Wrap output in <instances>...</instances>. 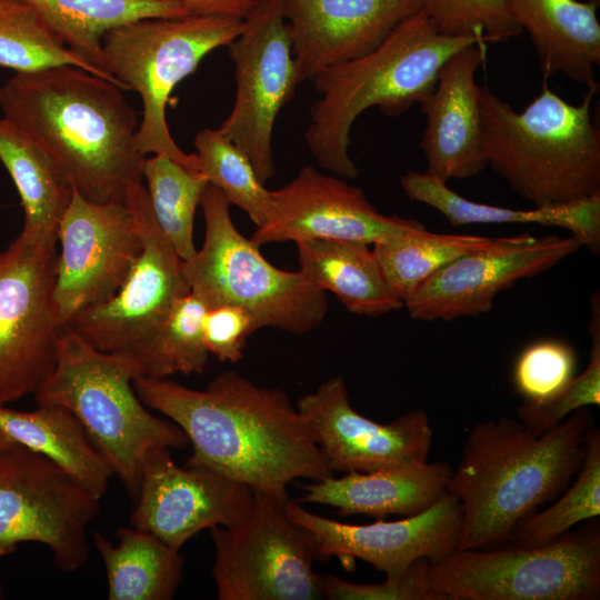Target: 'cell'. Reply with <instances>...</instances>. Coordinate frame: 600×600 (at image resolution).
Returning <instances> with one entry per match:
<instances>
[{"label":"cell","instance_id":"1","mask_svg":"<svg viewBox=\"0 0 600 600\" xmlns=\"http://www.w3.org/2000/svg\"><path fill=\"white\" fill-rule=\"evenodd\" d=\"M139 399L178 424L192 446L184 466L221 472L252 491L287 500L288 484L333 476L307 418L287 393L240 373L217 374L204 390L138 377Z\"/></svg>","mask_w":600,"mask_h":600},{"label":"cell","instance_id":"2","mask_svg":"<svg viewBox=\"0 0 600 600\" xmlns=\"http://www.w3.org/2000/svg\"><path fill=\"white\" fill-rule=\"evenodd\" d=\"M0 108L87 200L124 201L128 186L142 182L140 121L112 82L74 66L16 73L0 87Z\"/></svg>","mask_w":600,"mask_h":600},{"label":"cell","instance_id":"3","mask_svg":"<svg viewBox=\"0 0 600 600\" xmlns=\"http://www.w3.org/2000/svg\"><path fill=\"white\" fill-rule=\"evenodd\" d=\"M593 424L587 408L541 433L511 417L474 423L446 487L462 509L457 550L509 542L521 519L553 501L570 484Z\"/></svg>","mask_w":600,"mask_h":600},{"label":"cell","instance_id":"4","mask_svg":"<svg viewBox=\"0 0 600 600\" xmlns=\"http://www.w3.org/2000/svg\"><path fill=\"white\" fill-rule=\"evenodd\" d=\"M476 43L484 42L442 34L421 10L373 51L314 76L320 97L310 107L304 140L317 163L340 178H357L359 169L349 154L357 118L371 107L389 117L406 112L434 88L452 54Z\"/></svg>","mask_w":600,"mask_h":600},{"label":"cell","instance_id":"5","mask_svg":"<svg viewBox=\"0 0 600 600\" xmlns=\"http://www.w3.org/2000/svg\"><path fill=\"white\" fill-rule=\"evenodd\" d=\"M599 83L572 104L547 81L516 111L489 86L481 87V143L492 170L534 207L574 202L600 194V129L591 119Z\"/></svg>","mask_w":600,"mask_h":600},{"label":"cell","instance_id":"6","mask_svg":"<svg viewBox=\"0 0 600 600\" xmlns=\"http://www.w3.org/2000/svg\"><path fill=\"white\" fill-rule=\"evenodd\" d=\"M134 378L123 354L100 351L64 328L56 366L34 399L38 406L68 409L136 499L148 452L158 447L181 449L189 440L173 421L148 411L134 390Z\"/></svg>","mask_w":600,"mask_h":600},{"label":"cell","instance_id":"7","mask_svg":"<svg viewBox=\"0 0 600 600\" xmlns=\"http://www.w3.org/2000/svg\"><path fill=\"white\" fill-rule=\"evenodd\" d=\"M200 206L204 241L182 261V272L207 309L240 307L251 317L254 331L274 328L302 336L317 329L329 309L326 291L300 270L271 264L259 246L236 228L230 203L217 187L207 186Z\"/></svg>","mask_w":600,"mask_h":600},{"label":"cell","instance_id":"8","mask_svg":"<svg viewBox=\"0 0 600 600\" xmlns=\"http://www.w3.org/2000/svg\"><path fill=\"white\" fill-rule=\"evenodd\" d=\"M244 19L212 13L177 18H146L109 30L102 50L109 72L124 90H136L142 101L137 131L139 151L162 154L200 172L196 153L173 140L166 109L173 89L192 74L211 51L228 47L241 33Z\"/></svg>","mask_w":600,"mask_h":600},{"label":"cell","instance_id":"9","mask_svg":"<svg viewBox=\"0 0 600 600\" xmlns=\"http://www.w3.org/2000/svg\"><path fill=\"white\" fill-rule=\"evenodd\" d=\"M429 580L438 600H598L599 522L537 547L454 550Z\"/></svg>","mask_w":600,"mask_h":600},{"label":"cell","instance_id":"10","mask_svg":"<svg viewBox=\"0 0 600 600\" xmlns=\"http://www.w3.org/2000/svg\"><path fill=\"white\" fill-rule=\"evenodd\" d=\"M287 500L253 491L251 506L240 520L210 529L219 600L323 598L319 573L313 570V538L291 521Z\"/></svg>","mask_w":600,"mask_h":600},{"label":"cell","instance_id":"11","mask_svg":"<svg viewBox=\"0 0 600 600\" xmlns=\"http://www.w3.org/2000/svg\"><path fill=\"white\" fill-rule=\"evenodd\" d=\"M99 501L47 457L18 443L0 449V558L38 542L60 570L77 571L89 557L88 527Z\"/></svg>","mask_w":600,"mask_h":600},{"label":"cell","instance_id":"12","mask_svg":"<svg viewBox=\"0 0 600 600\" xmlns=\"http://www.w3.org/2000/svg\"><path fill=\"white\" fill-rule=\"evenodd\" d=\"M57 243L21 232L0 253V404L34 394L56 366Z\"/></svg>","mask_w":600,"mask_h":600},{"label":"cell","instance_id":"13","mask_svg":"<svg viewBox=\"0 0 600 600\" xmlns=\"http://www.w3.org/2000/svg\"><path fill=\"white\" fill-rule=\"evenodd\" d=\"M228 53L236 94L218 129L251 160L262 183L276 174L272 136L277 117L300 83L281 0H259Z\"/></svg>","mask_w":600,"mask_h":600},{"label":"cell","instance_id":"14","mask_svg":"<svg viewBox=\"0 0 600 600\" xmlns=\"http://www.w3.org/2000/svg\"><path fill=\"white\" fill-rule=\"evenodd\" d=\"M124 203L140 236V252L117 292L67 327L103 352L131 349L190 292L182 260L160 230L142 182L128 186Z\"/></svg>","mask_w":600,"mask_h":600},{"label":"cell","instance_id":"15","mask_svg":"<svg viewBox=\"0 0 600 600\" xmlns=\"http://www.w3.org/2000/svg\"><path fill=\"white\" fill-rule=\"evenodd\" d=\"M53 317L64 329L81 312L104 302L122 284L141 240L124 201L92 202L74 188L59 222Z\"/></svg>","mask_w":600,"mask_h":600},{"label":"cell","instance_id":"16","mask_svg":"<svg viewBox=\"0 0 600 600\" xmlns=\"http://www.w3.org/2000/svg\"><path fill=\"white\" fill-rule=\"evenodd\" d=\"M580 248L572 236L502 237L496 246L470 252L440 269L403 303L416 320L477 317L491 310L500 292L551 269Z\"/></svg>","mask_w":600,"mask_h":600},{"label":"cell","instance_id":"17","mask_svg":"<svg viewBox=\"0 0 600 600\" xmlns=\"http://www.w3.org/2000/svg\"><path fill=\"white\" fill-rule=\"evenodd\" d=\"M286 510L296 524L307 529L317 560L332 557L343 566L360 559L396 580L418 559L436 562L457 550L462 524L459 500L448 491L428 509L396 521L378 519L369 524H349L324 518L288 499Z\"/></svg>","mask_w":600,"mask_h":600},{"label":"cell","instance_id":"18","mask_svg":"<svg viewBox=\"0 0 600 600\" xmlns=\"http://www.w3.org/2000/svg\"><path fill=\"white\" fill-rule=\"evenodd\" d=\"M252 498L248 486L208 467H179L158 447L144 459L131 524L180 550L200 531L240 520Z\"/></svg>","mask_w":600,"mask_h":600},{"label":"cell","instance_id":"19","mask_svg":"<svg viewBox=\"0 0 600 600\" xmlns=\"http://www.w3.org/2000/svg\"><path fill=\"white\" fill-rule=\"evenodd\" d=\"M332 472H371L428 461L433 430L426 410H410L388 423L358 413L346 381L333 377L297 401Z\"/></svg>","mask_w":600,"mask_h":600},{"label":"cell","instance_id":"20","mask_svg":"<svg viewBox=\"0 0 600 600\" xmlns=\"http://www.w3.org/2000/svg\"><path fill=\"white\" fill-rule=\"evenodd\" d=\"M271 194L273 216L251 237L258 246L312 239L374 244L424 228L414 219L380 213L362 189L310 166Z\"/></svg>","mask_w":600,"mask_h":600},{"label":"cell","instance_id":"21","mask_svg":"<svg viewBox=\"0 0 600 600\" xmlns=\"http://www.w3.org/2000/svg\"><path fill=\"white\" fill-rule=\"evenodd\" d=\"M426 0H281L300 82L377 49Z\"/></svg>","mask_w":600,"mask_h":600},{"label":"cell","instance_id":"22","mask_svg":"<svg viewBox=\"0 0 600 600\" xmlns=\"http://www.w3.org/2000/svg\"><path fill=\"white\" fill-rule=\"evenodd\" d=\"M486 60V44L452 54L434 88L420 99L426 128L420 141L427 170L444 181L478 176L487 167L481 143V87L476 71Z\"/></svg>","mask_w":600,"mask_h":600},{"label":"cell","instance_id":"23","mask_svg":"<svg viewBox=\"0 0 600 600\" xmlns=\"http://www.w3.org/2000/svg\"><path fill=\"white\" fill-rule=\"evenodd\" d=\"M451 472L446 461L348 472L341 478L331 476L304 486V494L294 501L327 504L344 517H408L428 509L442 496Z\"/></svg>","mask_w":600,"mask_h":600},{"label":"cell","instance_id":"24","mask_svg":"<svg viewBox=\"0 0 600 600\" xmlns=\"http://www.w3.org/2000/svg\"><path fill=\"white\" fill-rule=\"evenodd\" d=\"M532 42L543 80L563 73L587 87L600 64L599 0H504Z\"/></svg>","mask_w":600,"mask_h":600},{"label":"cell","instance_id":"25","mask_svg":"<svg viewBox=\"0 0 600 600\" xmlns=\"http://www.w3.org/2000/svg\"><path fill=\"white\" fill-rule=\"evenodd\" d=\"M406 196L439 211L453 227L474 223H522L558 227L570 231L591 253L600 251V194L574 202L511 209L476 202L450 189L447 181L428 172L408 171L400 178Z\"/></svg>","mask_w":600,"mask_h":600},{"label":"cell","instance_id":"26","mask_svg":"<svg viewBox=\"0 0 600 600\" xmlns=\"http://www.w3.org/2000/svg\"><path fill=\"white\" fill-rule=\"evenodd\" d=\"M300 271L330 291L348 311L376 317L404 307L394 293L370 244L352 240L297 242Z\"/></svg>","mask_w":600,"mask_h":600},{"label":"cell","instance_id":"27","mask_svg":"<svg viewBox=\"0 0 600 600\" xmlns=\"http://www.w3.org/2000/svg\"><path fill=\"white\" fill-rule=\"evenodd\" d=\"M0 432L50 459L98 499L103 497L113 471L68 409L48 404L26 412L0 404Z\"/></svg>","mask_w":600,"mask_h":600},{"label":"cell","instance_id":"28","mask_svg":"<svg viewBox=\"0 0 600 600\" xmlns=\"http://www.w3.org/2000/svg\"><path fill=\"white\" fill-rule=\"evenodd\" d=\"M74 53L124 90L106 63L102 39L119 26L146 18L198 13L186 0H27Z\"/></svg>","mask_w":600,"mask_h":600},{"label":"cell","instance_id":"29","mask_svg":"<svg viewBox=\"0 0 600 600\" xmlns=\"http://www.w3.org/2000/svg\"><path fill=\"white\" fill-rule=\"evenodd\" d=\"M109 600H170L182 581L184 558L151 533L120 528L117 543L93 531Z\"/></svg>","mask_w":600,"mask_h":600},{"label":"cell","instance_id":"30","mask_svg":"<svg viewBox=\"0 0 600 600\" xmlns=\"http://www.w3.org/2000/svg\"><path fill=\"white\" fill-rule=\"evenodd\" d=\"M0 160L12 178L24 212L22 233L57 238L73 186L51 158L16 124L0 119Z\"/></svg>","mask_w":600,"mask_h":600},{"label":"cell","instance_id":"31","mask_svg":"<svg viewBox=\"0 0 600 600\" xmlns=\"http://www.w3.org/2000/svg\"><path fill=\"white\" fill-rule=\"evenodd\" d=\"M206 311V304L190 291L137 344L118 353L130 361L136 378L201 373L209 356L202 334Z\"/></svg>","mask_w":600,"mask_h":600},{"label":"cell","instance_id":"32","mask_svg":"<svg viewBox=\"0 0 600 600\" xmlns=\"http://www.w3.org/2000/svg\"><path fill=\"white\" fill-rule=\"evenodd\" d=\"M501 238L433 233L423 228L376 242L372 250L390 287L404 302L440 269L470 252L496 246Z\"/></svg>","mask_w":600,"mask_h":600},{"label":"cell","instance_id":"33","mask_svg":"<svg viewBox=\"0 0 600 600\" xmlns=\"http://www.w3.org/2000/svg\"><path fill=\"white\" fill-rule=\"evenodd\" d=\"M58 66H74L108 80L70 50L27 0H0V67L24 73Z\"/></svg>","mask_w":600,"mask_h":600},{"label":"cell","instance_id":"34","mask_svg":"<svg viewBox=\"0 0 600 600\" xmlns=\"http://www.w3.org/2000/svg\"><path fill=\"white\" fill-rule=\"evenodd\" d=\"M142 178L160 230L182 261L190 259L197 251L194 216L208 180L162 154L144 159Z\"/></svg>","mask_w":600,"mask_h":600},{"label":"cell","instance_id":"35","mask_svg":"<svg viewBox=\"0 0 600 600\" xmlns=\"http://www.w3.org/2000/svg\"><path fill=\"white\" fill-rule=\"evenodd\" d=\"M550 507L521 519L510 541L519 547L546 544L580 522L600 516V430L593 424L584 438L583 459L573 482Z\"/></svg>","mask_w":600,"mask_h":600},{"label":"cell","instance_id":"36","mask_svg":"<svg viewBox=\"0 0 600 600\" xmlns=\"http://www.w3.org/2000/svg\"><path fill=\"white\" fill-rule=\"evenodd\" d=\"M200 173L230 204L239 207L258 227L273 216L271 191L264 187L250 158L218 129H202L193 140Z\"/></svg>","mask_w":600,"mask_h":600},{"label":"cell","instance_id":"37","mask_svg":"<svg viewBox=\"0 0 600 600\" xmlns=\"http://www.w3.org/2000/svg\"><path fill=\"white\" fill-rule=\"evenodd\" d=\"M599 293L591 297V317L588 331L591 337L588 367L556 396L541 401H523L517 409L518 420L536 432L557 427L573 411L588 406H600V301Z\"/></svg>","mask_w":600,"mask_h":600},{"label":"cell","instance_id":"38","mask_svg":"<svg viewBox=\"0 0 600 600\" xmlns=\"http://www.w3.org/2000/svg\"><path fill=\"white\" fill-rule=\"evenodd\" d=\"M422 11L446 36L497 43L522 32L504 0H426Z\"/></svg>","mask_w":600,"mask_h":600},{"label":"cell","instance_id":"39","mask_svg":"<svg viewBox=\"0 0 600 600\" xmlns=\"http://www.w3.org/2000/svg\"><path fill=\"white\" fill-rule=\"evenodd\" d=\"M577 353L560 339H541L527 346L512 371L514 390L523 401L541 402L560 392L576 376Z\"/></svg>","mask_w":600,"mask_h":600},{"label":"cell","instance_id":"40","mask_svg":"<svg viewBox=\"0 0 600 600\" xmlns=\"http://www.w3.org/2000/svg\"><path fill=\"white\" fill-rule=\"evenodd\" d=\"M322 597L330 600H438L429 580V561H414L396 580L361 584L331 574H319Z\"/></svg>","mask_w":600,"mask_h":600},{"label":"cell","instance_id":"41","mask_svg":"<svg viewBox=\"0 0 600 600\" xmlns=\"http://www.w3.org/2000/svg\"><path fill=\"white\" fill-rule=\"evenodd\" d=\"M253 332L251 317L240 307L222 304L209 308L204 313L203 341L208 352L220 361H239L247 339Z\"/></svg>","mask_w":600,"mask_h":600},{"label":"cell","instance_id":"42","mask_svg":"<svg viewBox=\"0 0 600 600\" xmlns=\"http://www.w3.org/2000/svg\"><path fill=\"white\" fill-rule=\"evenodd\" d=\"M198 13L246 18L259 0H186Z\"/></svg>","mask_w":600,"mask_h":600},{"label":"cell","instance_id":"43","mask_svg":"<svg viewBox=\"0 0 600 600\" xmlns=\"http://www.w3.org/2000/svg\"><path fill=\"white\" fill-rule=\"evenodd\" d=\"M0 594H1V591H0Z\"/></svg>","mask_w":600,"mask_h":600}]
</instances>
